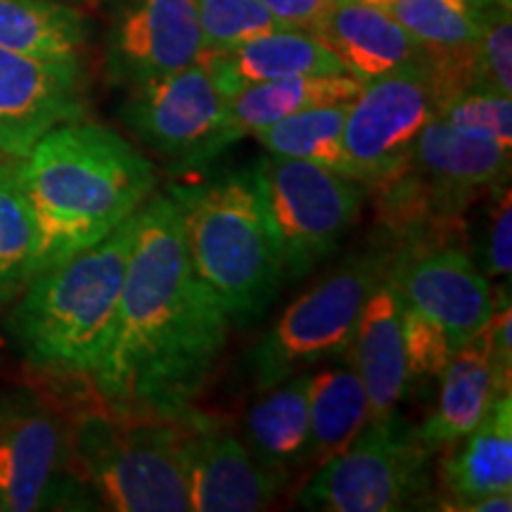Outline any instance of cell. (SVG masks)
<instances>
[{"mask_svg":"<svg viewBox=\"0 0 512 512\" xmlns=\"http://www.w3.org/2000/svg\"><path fill=\"white\" fill-rule=\"evenodd\" d=\"M510 150L512 147L470 136L434 117L415 138L411 164L432 183L441 202L463 216L479 190L508 183Z\"/></svg>","mask_w":512,"mask_h":512,"instance_id":"2e32d148","label":"cell"},{"mask_svg":"<svg viewBox=\"0 0 512 512\" xmlns=\"http://www.w3.org/2000/svg\"><path fill=\"white\" fill-rule=\"evenodd\" d=\"M88 112L81 60L0 48V155L22 159L48 131Z\"/></svg>","mask_w":512,"mask_h":512,"instance_id":"4fadbf2b","label":"cell"},{"mask_svg":"<svg viewBox=\"0 0 512 512\" xmlns=\"http://www.w3.org/2000/svg\"><path fill=\"white\" fill-rule=\"evenodd\" d=\"M228 323L192 271L178 204L155 192L138 211L110 337L88 380L93 403L119 418H181L214 375Z\"/></svg>","mask_w":512,"mask_h":512,"instance_id":"6da1fadb","label":"cell"},{"mask_svg":"<svg viewBox=\"0 0 512 512\" xmlns=\"http://www.w3.org/2000/svg\"><path fill=\"white\" fill-rule=\"evenodd\" d=\"M349 349L351 363L366 387L370 420L394 413L411 384L403 351L401 290L394 268L363 306Z\"/></svg>","mask_w":512,"mask_h":512,"instance_id":"d6986e66","label":"cell"},{"mask_svg":"<svg viewBox=\"0 0 512 512\" xmlns=\"http://www.w3.org/2000/svg\"><path fill=\"white\" fill-rule=\"evenodd\" d=\"M496 5H503V8H512V0H494Z\"/></svg>","mask_w":512,"mask_h":512,"instance_id":"8d00e7d4","label":"cell"},{"mask_svg":"<svg viewBox=\"0 0 512 512\" xmlns=\"http://www.w3.org/2000/svg\"><path fill=\"white\" fill-rule=\"evenodd\" d=\"M496 202L491 209V223L486 230L484 271L486 275H510L512 271V211H510V185L503 183L494 188Z\"/></svg>","mask_w":512,"mask_h":512,"instance_id":"d6a6232c","label":"cell"},{"mask_svg":"<svg viewBox=\"0 0 512 512\" xmlns=\"http://www.w3.org/2000/svg\"><path fill=\"white\" fill-rule=\"evenodd\" d=\"M311 34L361 83L425 57L420 43L387 10L363 0H335Z\"/></svg>","mask_w":512,"mask_h":512,"instance_id":"ac0fdd59","label":"cell"},{"mask_svg":"<svg viewBox=\"0 0 512 512\" xmlns=\"http://www.w3.org/2000/svg\"><path fill=\"white\" fill-rule=\"evenodd\" d=\"M441 510H465L479 498L512 491V394L498 396L467 437L448 446L439 465Z\"/></svg>","mask_w":512,"mask_h":512,"instance_id":"ffe728a7","label":"cell"},{"mask_svg":"<svg viewBox=\"0 0 512 512\" xmlns=\"http://www.w3.org/2000/svg\"><path fill=\"white\" fill-rule=\"evenodd\" d=\"M197 278L230 320L249 323L275 302L285 280L283 249L254 166L209 181L171 185Z\"/></svg>","mask_w":512,"mask_h":512,"instance_id":"277c9868","label":"cell"},{"mask_svg":"<svg viewBox=\"0 0 512 512\" xmlns=\"http://www.w3.org/2000/svg\"><path fill=\"white\" fill-rule=\"evenodd\" d=\"M8 510V505H5V501H3V496H0V512H5Z\"/></svg>","mask_w":512,"mask_h":512,"instance_id":"74e56055","label":"cell"},{"mask_svg":"<svg viewBox=\"0 0 512 512\" xmlns=\"http://www.w3.org/2000/svg\"><path fill=\"white\" fill-rule=\"evenodd\" d=\"M69 467L114 512H190L181 418H119L79 408L69 422Z\"/></svg>","mask_w":512,"mask_h":512,"instance_id":"5b68a950","label":"cell"},{"mask_svg":"<svg viewBox=\"0 0 512 512\" xmlns=\"http://www.w3.org/2000/svg\"><path fill=\"white\" fill-rule=\"evenodd\" d=\"M204 50H230L266 31L283 29L261 0H192Z\"/></svg>","mask_w":512,"mask_h":512,"instance_id":"83f0119b","label":"cell"},{"mask_svg":"<svg viewBox=\"0 0 512 512\" xmlns=\"http://www.w3.org/2000/svg\"><path fill=\"white\" fill-rule=\"evenodd\" d=\"M69 467V422L31 392L0 396V496L12 512L88 508Z\"/></svg>","mask_w":512,"mask_h":512,"instance_id":"8fae6325","label":"cell"},{"mask_svg":"<svg viewBox=\"0 0 512 512\" xmlns=\"http://www.w3.org/2000/svg\"><path fill=\"white\" fill-rule=\"evenodd\" d=\"M121 121L145 150L178 171L202 169L245 138L202 62L133 86Z\"/></svg>","mask_w":512,"mask_h":512,"instance_id":"9c48e42d","label":"cell"},{"mask_svg":"<svg viewBox=\"0 0 512 512\" xmlns=\"http://www.w3.org/2000/svg\"><path fill=\"white\" fill-rule=\"evenodd\" d=\"M86 36L81 12L60 0H0V48L50 60H81Z\"/></svg>","mask_w":512,"mask_h":512,"instance_id":"d4e9b609","label":"cell"},{"mask_svg":"<svg viewBox=\"0 0 512 512\" xmlns=\"http://www.w3.org/2000/svg\"><path fill=\"white\" fill-rule=\"evenodd\" d=\"M437 117L470 136L512 147V95L470 88L439 107Z\"/></svg>","mask_w":512,"mask_h":512,"instance_id":"f1b7e54d","label":"cell"},{"mask_svg":"<svg viewBox=\"0 0 512 512\" xmlns=\"http://www.w3.org/2000/svg\"><path fill=\"white\" fill-rule=\"evenodd\" d=\"M200 62L226 98L287 76L349 74L342 60L304 29H273L230 50H204Z\"/></svg>","mask_w":512,"mask_h":512,"instance_id":"e0dca14e","label":"cell"},{"mask_svg":"<svg viewBox=\"0 0 512 512\" xmlns=\"http://www.w3.org/2000/svg\"><path fill=\"white\" fill-rule=\"evenodd\" d=\"M439 380L437 406L418 427L430 451H441L467 437L486 418L498 396H503L479 335L453 354Z\"/></svg>","mask_w":512,"mask_h":512,"instance_id":"44dd1931","label":"cell"},{"mask_svg":"<svg viewBox=\"0 0 512 512\" xmlns=\"http://www.w3.org/2000/svg\"><path fill=\"white\" fill-rule=\"evenodd\" d=\"M430 446L399 411L373 418L358 437L318 467L297 501L306 510L394 512L430 491Z\"/></svg>","mask_w":512,"mask_h":512,"instance_id":"52a82bcc","label":"cell"},{"mask_svg":"<svg viewBox=\"0 0 512 512\" xmlns=\"http://www.w3.org/2000/svg\"><path fill=\"white\" fill-rule=\"evenodd\" d=\"M249 408L247 448L261 465L283 470L304 458L309 441V375L287 377Z\"/></svg>","mask_w":512,"mask_h":512,"instance_id":"cb8c5ba5","label":"cell"},{"mask_svg":"<svg viewBox=\"0 0 512 512\" xmlns=\"http://www.w3.org/2000/svg\"><path fill=\"white\" fill-rule=\"evenodd\" d=\"M275 230L287 280H302L354 226L366 202V188L325 166L266 155L254 164Z\"/></svg>","mask_w":512,"mask_h":512,"instance_id":"ba28073f","label":"cell"},{"mask_svg":"<svg viewBox=\"0 0 512 512\" xmlns=\"http://www.w3.org/2000/svg\"><path fill=\"white\" fill-rule=\"evenodd\" d=\"M283 29L311 31L335 0H261Z\"/></svg>","mask_w":512,"mask_h":512,"instance_id":"836d02e7","label":"cell"},{"mask_svg":"<svg viewBox=\"0 0 512 512\" xmlns=\"http://www.w3.org/2000/svg\"><path fill=\"white\" fill-rule=\"evenodd\" d=\"M396 256L399 247L392 240H377L294 299L249 354L256 387L266 392L294 370L342 356L351 347L363 306L392 273Z\"/></svg>","mask_w":512,"mask_h":512,"instance_id":"8992f818","label":"cell"},{"mask_svg":"<svg viewBox=\"0 0 512 512\" xmlns=\"http://www.w3.org/2000/svg\"><path fill=\"white\" fill-rule=\"evenodd\" d=\"M181 460L190 512H254L271 508L285 472L261 465L221 420L181 415Z\"/></svg>","mask_w":512,"mask_h":512,"instance_id":"7c38bea8","label":"cell"},{"mask_svg":"<svg viewBox=\"0 0 512 512\" xmlns=\"http://www.w3.org/2000/svg\"><path fill=\"white\" fill-rule=\"evenodd\" d=\"M486 356H489L494 380L498 384V392L510 394L512 382V309L510 297L505 292L503 302L494 306L486 328L479 332Z\"/></svg>","mask_w":512,"mask_h":512,"instance_id":"1f68e13d","label":"cell"},{"mask_svg":"<svg viewBox=\"0 0 512 512\" xmlns=\"http://www.w3.org/2000/svg\"><path fill=\"white\" fill-rule=\"evenodd\" d=\"M441 107V91L425 57L361 86L344 121L351 176L377 185L411 164L413 143Z\"/></svg>","mask_w":512,"mask_h":512,"instance_id":"30bf717a","label":"cell"},{"mask_svg":"<svg viewBox=\"0 0 512 512\" xmlns=\"http://www.w3.org/2000/svg\"><path fill=\"white\" fill-rule=\"evenodd\" d=\"M19 183L36 223V275L136 216L157 192L159 176L136 145L83 119L38 140L19 159Z\"/></svg>","mask_w":512,"mask_h":512,"instance_id":"7a4b0ae2","label":"cell"},{"mask_svg":"<svg viewBox=\"0 0 512 512\" xmlns=\"http://www.w3.org/2000/svg\"><path fill=\"white\" fill-rule=\"evenodd\" d=\"M370 422V401L354 363L309 375V441L304 460L328 463Z\"/></svg>","mask_w":512,"mask_h":512,"instance_id":"7402d4cb","label":"cell"},{"mask_svg":"<svg viewBox=\"0 0 512 512\" xmlns=\"http://www.w3.org/2000/svg\"><path fill=\"white\" fill-rule=\"evenodd\" d=\"M467 3H470L472 8H477V10H482V8H489V5H496L494 0H467Z\"/></svg>","mask_w":512,"mask_h":512,"instance_id":"e575fe53","label":"cell"},{"mask_svg":"<svg viewBox=\"0 0 512 512\" xmlns=\"http://www.w3.org/2000/svg\"><path fill=\"white\" fill-rule=\"evenodd\" d=\"M138 214L114 233L36 273L17 294L8 332L36 373L91 380L98 368L136 238Z\"/></svg>","mask_w":512,"mask_h":512,"instance_id":"3957f363","label":"cell"},{"mask_svg":"<svg viewBox=\"0 0 512 512\" xmlns=\"http://www.w3.org/2000/svg\"><path fill=\"white\" fill-rule=\"evenodd\" d=\"M403 302L432 318L453 351L486 328L496 299L472 256L456 245L399 249L394 264Z\"/></svg>","mask_w":512,"mask_h":512,"instance_id":"5bb4252c","label":"cell"},{"mask_svg":"<svg viewBox=\"0 0 512 512\" xmlns=\"http://www.w3.org/2000/svg\"><path fill=\"white\" fill-rule=\"evenodd\" d=\"M361 86L363 83L351 74L287 76V79L256 83L235 93L233 98H228V110L242 136H254L261 128L290 114L351 102L361 93Z\"/></svg>","mask_w":512,"mask_h":512,"instance_id":"603a6c76","label":"cell"},{"mask_svg":"<svg viewBox=\"0 0 512 512\" xmlns=\"http://www.w3.org/2000/svg\"><path fill=\"white\" fill-rule=\"evenodd\" d=\"M512 8L489 5L479 12L475 88L512 95Z\"/></svg>","mask_w":512,"mask_h":512,"instance_id":"f546056e","label":"cell"},{"mask_svg":"<svg viewBox=\"0 0 512 512\" xmlns=\"http://www.w3.org/2000/svg\"><path fill=\"white\" fill-rule=\"evenodd\" d=\"M401 332L403 351H406V368L411 380H427L439 377L451 361L453 351L446 332L427 318L425 313L413 309L401 297Z\"/></svg>","mask_w":512,"mask_h":512,"instance_id":"4dcf8cb0","label":"cell"},{"mask_svg":"<svg viewBox=\"0 0 512 512\" xmlns=\"http://www.w3.org/2000/svg\"><path fill=\"white\" fill-rule=\"evenodd\" d=\"M363 3L377 5V8H387V5H392V3H394V0H363Z\"/></svg>","mask_w":512,"mask_h":512,"instance_id":"d590c367","label":"cell"},{"mask_svg":"<svg viewBox=\"0 0 512 512\" xmlns=\"http://www.w3.org/2000/svg\"><path fill=\"white\" fill-rule=\"evenodd\" d=\"M204 38L192 0H126L107 43L110 72L128 88L200 62Z\"/></svg>","mask_w":512,"mask_h":512,"instance_id":"9a60e30c","label":"cell"},{"mask_svg":"<svg viewBox=\"0 0 512 512\" xmlns=\"http://www.w3.org/2000/svg\"><path fill=\"white\" fill-rule=\"evenodd\" d=\"M351 102L325 105L304 110L261 128L254 138L264 145L268 155L302 159L337 174L351 176V166L344 155V121H347Z\"/></svg>","mask_w":512,"mask_h":512,"instance_id":"484cf974","label":"cell"},{"mask_svg":"<svg viewBox=\"0 0 512 512\" xmlns=\"http://www.w3.org/2000/svg\"><path fill=\"white\" fill-rule=\"evenodd\" d=\"M36 223L19 183V159L0 155V306L34 275Z\"/></svg>","mask_w":512,"mask_h":512,"instance_id":"4316f807","label":"cell"}]
</instances>
